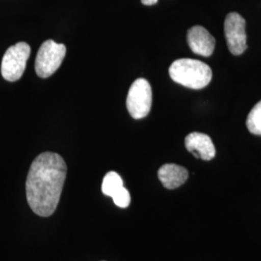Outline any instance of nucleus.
Instances as JSON below:
<instances>
[{"label": "nucleus", "mask_w": 261, "mask_h": 261, "mask_svg": "<svg viewBox=\"0 0 261 261\" xmlns=\"http://www.w3.org/2000/svg\"><path fill=\"white\" fill-rule=\"evenodd\" d=\"M67 166L63 158L54 152L37 156L28 171L25 190L28 205L40 217L56 212L65 182Z\"/></svg>", "instance_id": "nucleus-1"}, {"label": "nucleus", "mask_w": 261, "mask_h": 261, "mask_svg": "<svg viewBox=\"0 0 261 261\" xmlns=\"http://www.w3.org/2000/svg\"><path fill=\"white\" fill-rule=\"evenodd\" d=\"M169 75L176 83L192 89H201L210 84L212 70L204 62L183 58L169 67Z\"/></svg>", "instance_id": "nucleus-2"}, {"label": "nucleus", "mask_w": 261, "mask_h": 261, "mask_svg": "<svg viewBox=\"0 0 261 261\" xmlns=\"http://www.w3.org/2000/svg\"><path fill=\"white\" fill-rule=\"evenodd\" d=\"M66 56V47L57 44L53 40H47L39 48L35 70L40 77L46 79L54 75L63 62Z\"/></svg>", "instance_id": "nucleus-3"}, {"label": "nucleus", "mask_w": 261, "mask_h": 261, "mask_svg": "<svg viewBox=\"0 0 261 261\" xmlns=\"http://www.w3.org/2000/svg\"><path fill=\"white\" fill-rule=\"evenodd\" d=\"M30 47L24 42L10 47L2 58L1 75L8 82H17L23 75L30 56Z\"/></svg>", "instance_id": "nucleus-4"}, {"label": "nucleus", "mask_w": 261, "mask_h": 261, "mask_svg": "<svg viewBox=\"0 0 261 261\" xmlns=\"http://www.w3.org/2000/svg\"><path fill=\"white\" fill-rule=\"evenodd\" d=\"M126 105L130 116L135 119H141L149 114L152 89L145 79H138L130 85Z\"/></svg>", "instance_id": "nucleus-5"}, {"label": "nucleus", "mask_w": 261, "mask_h": 261, "mask_svg": "<svg viewBox=\"0 0 261 261\" xmlns=\"http://www.w3.org/2000/svg\"><path fill=\"white\" fill-rule=\"evenodd\" d=\"M224 34L229 51L240 56L247 49L246 21L238 13H229L224 20Z\"/></svg>", "instance_id": "nucleus-6"}, {"label": "nucleus", "mask_w": 261, "mask_h": 261, "mask_svg": "<svg viewBox=\"0 0 261 261\" xmlns=\"http://www.w3.org/2000/svg\"><path fill=\"white\" fill-rule=\"evenodd\" d=\"M187 41L192 51L198 56L208 57L214 51L215 38L202 27L196 25L190 28L187 34Z\"/></svg>", "instance_id": "nucleus-7"}, {"label": "nucleus", "mask_w": 261, "mask_h": 261, "mask_svg": "<svg viewBox=\"0 0 261 261\" xmlns=\"http://www.w3.org/2000/svg\"><path fill=\"white\" fill-rule=\"evenodd\" d=\"M185 146L196 158L210 161L216 155L213 141L205 134L191 133L185 139Z\"/></svg>", "instance_id": "nucleus-8"}, {"label": "nucleus", "mask_w": 261, "mask_h": 261, "mask_svg": "<svg viewBox=\"0 0 261 261\" xmlns=\"http://www.w3.org/2000/svg\"><path fill=\"white\" fill-rule=\"evenodd\" d=\"M158 177L163 186L168 190H174L186 182L189 173L186 168L181 166L167 164L159 169Z\"/></svg>", "instance_id": "nucleus-9"}, {"label": "nucleus", "mask_w": 261, "mask_h": 261, "mask_svg": "<svg viewBox=\"0 0 261 261\" xmlns=\"http://www.w3.org/2000/svg\"><path fill=\"white\" fill-rule=\"evenodd\" d=\"M123 187V180L120 175L115 171H110L103 177L102 192L105 196L112 197Z\"/></svg>", "instance_id": "nucleus-10"}, {"label": "nucleus", "mask_w": 261, "mask_h": 261, "mask_svg": "<svg viewBox=\"0 0 261 261\" xmlns=\"http://www.w3.org/2000/svg\"><path fill=\"white\" fill-rule=\"evenodd\" d=\"M247 128L253 135L261 136V101L256 103L249 113Z\"/></svg>", "instance_id": "nucleus-11"}, {"label": "nucleus", "mask_w": 261, "mask_h": 261, "mask_svg": "<svg viewBox=\"0 0 261 261\" xmlns=\"http://www.w3.org/2000/svg\"><path fill=\"white\" fill-rule=\"evenodd\" d=\"M112 199L115 205L120 208H127L130 203V193L126 188L123 187L114 196H112Z\"/></svg>", "instance_id": "nucleus-12"}, {"label": "nucleus", "mask_w": 261, "mask_h": 261, "mask_svg": "<svg viewBox=\"0 0 261 261\" xmlns=\"http://www.w3.org/2000/svg\"><path fill=\"white\" fill-rule=\"evenodd\" d=\"M158 2V0H141V3L146 6H152L155 5Z\"/></svg>", "instance_id": "nucleus-13"}]
</instances>
